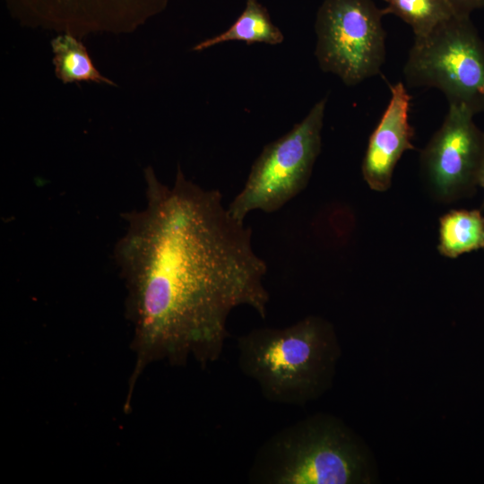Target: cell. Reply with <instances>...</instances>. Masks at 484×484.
<instances>
[{"label":"cell","instance_id":"cell-1","mask_svg":"<svg viewBox=\"0 0 484 484\" xmlns=\"http://www.w3.org/2000/svg\"><path fill=\"white\" fill-rule=\"evenodd\" d=\"M143 177L145 205L125 214L115 247L134 328L130 387L159 359L218 360L232 310L246 306L265 318L270 298L252 229L229 213L219 190L187 179L179 166L172 186L151 167Z\"/></svg>","mask_w":484,"mask_h":484},{"label":"cell","instance_id":"cell-2","mask_svg":"<svg viewBox=\"0 0 484 484\" xmlns=\"http://www.w3.org/2000/svg\"><path fill=\"white\" fill-rule=\"evenodd\" d=\"M238 363L268 401L303 405L331 385L340 357L333 325L315 315L283 327L256 328L238 338Z\"/></svg>","mask_w":484,"mask_h":484},{"label":"cell","instance_id":"cell-3","mask_svg":"<svg viewBox=\"0 0 484 484\" xmlns=\"http://www.w3.org/2000/svg\"><path fill=\"white\" fill-rule=\"evenodd\" d=\"M254 484L369 483L370 463L358 437L340 419L311 415L268 438L248 471Z\"/></svg>","mask_w":484,"mask_h":484},{"label":"cell","instance_id":"cell-4","mask_svg":"<svg viewBox=\"0 0 484 484\" xmlns=\"http://www.w3.org/2000/svg\"><path fill=\"white\" fill-rule=\"evenodd\" d=\"M403 74L410 87L435 88L449 105L484 113V41L469 15L454 14L414 39Z\"/></svg>","mask_w":484,"mask_h":484},{"label":"cell","instance_id":"cell-5","mask_svg":"<svg viewBox=\"0 0 484 484\" xmlns=\"http://www.w3.org/2000/svg\"><path fill=\"white\" fill-rule=\"evenodd\" d=\"M326 103L321 99L302 121L264 147L228 206L235 219L244 221L255 210L274 212L306 188L321 151Z\"/></svg>","mask_w":484,"mask_h":484},{"label":"cell","instance_id":"cell-6","mask_svg":"<svg viewBox=\"0 0 484 484\" xmlns=\"http://www.w3.org/2000/svg\"><path fill=\"white\" fill-rule=\"evenodd\" d=\"M384 15L372 0H324L315 22L320 69L348 86L378 74L386 55Z\"/></svg>","mask_w":484,"mask_h":484},{"label":"cell","instance_id":"cell-7","mask_svg":"<svg viewBox=\"0 0 484 484\" xmlns=\"http://www.w3.org/2000/svg\"><path fill=\"white\" fill-rule=\"evenodd\" d=\"M21 24L73 34L132 32L169 0H4Z\"/></svg>","mask_w":484,"mask_h":484},{"label":"cell","instance_id":"cell-8","mask_svg":"<svg viewBox=\"0 0 484 484\" xmlns=\"http://www.w3.org/2000/svg\"><path fill=\"white\" fill-rule=\"evenodd\" d=\"M465 108L449 105L439 129L420 153L424 177L436 197L453 202L472 194L484 161V131Z\"/></svg>","mask_w":484,"mask_h":484},{"label":"cell","instance_id":"cell-9","mask_svg":"<svg viewBox=\"0 0 484 484\" xmlns=\"http://www.w3.org/2000/svg\"><path fill=\"white\" fill-rule=\"evenodd\" d=\"M391 98L372 132L362 162V175L375 191H386L392 185L395 166L406 151L414 150V129L409 121L411 95L405 84L390 85Z\"/></svg>","mask_w":484,"mask_h":484},{"label":"cell","instance_id":"cell-10","mask_svg":"<svg viewBox=\"0 0 484 484\" xmlns=\"http://www.w3.org/2000/svg\"><path fill=\"white\" fill-rule=\"evenodd\" d=\"M283 40L281 30L272 22L266 7L259 0H246L243 12L227 30L197 43L192 50L202 51L229 41L278 45Z\"/></svg>","mask_w":484,"mask_h":484},{"label":"cell","instance_id":"cell-11","mask_svg":"<svg viewBox=\"0 0 484 484\" xmlns=\"http://www.w3.org/2000/svg\"><path fill=\"white\" fill-rule=\"evenodd\" d=\"M439 253L448 258L484 249V215L480 210H452L439 220Z\"/></svg>","mask_w":484,"mask_h":484},{"label":"cell","instance_id":"cell-12","mask_svg":"<svg viewBox=\"0 0 484 484\" xmlns=\"http://www.w3.org/2000/svg\"><path fill=\"white\" fill-rule=\"evenodd\" d=\"M50 45L55 75L63 83L91 82L117 86L95 67L85 46L78 37L63 32L53 38Z\"/></svg>","mask_w":484,"mask_h":484},{"label":"cell","instance_id":"cell-13","mask_svg":"<svg viewBox=\"0 0 484 484\" xmlns=\"http://www.w3.org/2000/svg\"><path fill=\"white\" fill-rule=\"evenodd\" d=\"M385 14H394L411 26L414 39L430 33L454 13L448 0H385Z\"/></svg>","mask_w":484,"mask_h":484},{"label":"cell","instance_id":"cell-14","mask_svg":"<svg viewBox=\"0 0 484 484\" xmlns=\"http://www.w3.org/2000/svg\"><path fill=\"white\" fill-rule=\"evenodd\" d=\"M454 14L469 15L478 9L484 8V0H448Z\"/></svg>","mask_w":484,"mask_h":484},{"label":"cell","instance_id":"cell-15","mask_svg":"<svg viewBox=\"0 0 484 484\" xmlns=\"http://www.w3.org/2000/svg\"><path fill=\"white\" fill-rule=\"evenodd\" d=\"M478 186H480L484 191V161L480 170V174L478 177ZM481 209H484V197H483V202L481 204Z\"/></svg>","mask_w":484,"mask_h":484}]
</instances>
